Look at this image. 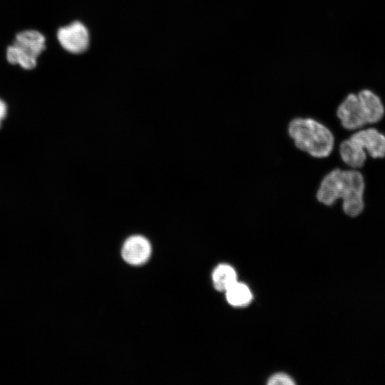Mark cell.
I'll return each instance as SVG.
<instances>
[{"label": "cell", "mask_w": 385, "mask_h": 385, "mask_svg": "<svg viewBox=\"0 0 385 385\" xmlns=\"http://www.w3.org/2000/svg\"><path fill=\"white\" fill-rule=\"evenodd\" d=\"M212 279L214 287L218 291L225 292L237 282L235 269L227 264L218 265L212 272Z\"/></svg>", "instance_id": "obj_10"}, {"label": "cell", "mask_w": 385, "mask_h": 385, "mask_svg": "<svg viewBox=\"0 0 385 385\" xmlns=\"http://www.w3.org/2000/svg\"><path fill=\"white\" fill-rule=\"evenodd\" d=\"M373 160L385 158V133L377 128L364 127L349 134Z\"/></svg>", "instance_id": "obj_5"}, {"label": "cell", "mask_w": 385, "mask_h": 385, "mask_svg": "<svg viewBox=\"0 0 385 385\" xmlns=\"http://www.w3.org/2000/svg\"><path fill=\"white\" fill-rule=\"evenodd\" d=\"M267 384L270 385H293L295 382L289 375L284 373H277L273 374L269 379Z\"/></svg>", "instance_id": "obj_12"}, {"label": "cell", "mask_w": 385, "mask_h": 385, "mask_svg": "<svg viewBox=\"0 0 385 385\" xmlns=\"http://www.w3.org/2000/svg\"><path fill=\"white\" fill-rule=\"evenodd\" d=\"M287 133L297 150L314 158L329 157L337 144L332 130L311 116L292 118L287 124Z\"/></svg>", "instance_id": "obj_2"}, {"label": "cell", "mask_w": 385, "mask_h": 385, "mask_svg": "<svg viewBox=\"0 0 385 385\" xmlns=\"http://www.w3.org/2000/svg\"><path fill=\"white\" fill-rule=\"evenodd\" d=\"M336 152L343 166L350 169H362L369 157L366 150L349 135L337 142Z\"/></svg>", "instance_id": "obj_7"}, {"label": "cell", "mask_w": 385, "mask_h": 385, "mask_svg": "<svg viewBox=\"0 0 385 385\" xmlns=\"http://www.w3.org/2000/svg\"><path fill=\"white\" fill-rule=\"evenodd\" d=\"M335 115L340 127L349 134L366 125L356 92H350L341 100Z\"/></svg>", "instance_id": "obj_4"}, {"label": "cell", "mask_w": 385, "mask_h": 385, "mask_svg": "<svg viewBox=\"0 0 385 385\" xmlns=\"http://www.w3.org/2000/svg\"><path fill=\"white\" fill-rule=\"evenodd\" d=\"M225 294L228 303L234 307L247 306L252 299L250 288L245 284L237 281L225 291Z\"/></svg>", "instance_id": "obj_11"}, {"label": "cell", "mask_w": 385, "mask_h": 385, "mask_svg": "<svg viewBox=\"0 0 385 385\" xmlns=\"http://www.w3.org/2000/svg\"><path fill=\"white\" fill-rule=\"evenodd\" d=\"M150 255V243L146 237L142 235L130 236L122 246V257L131 265H140L145 263Z\"/></svg>", "instance_id": "obj_9"}, {"label": "cell", "mask_w": 385, "mask_h": 385, "mask_svg": "<svg viewBox=\"0 0 385 385\" xmlns=\"http://www.w3.org/2000/svg\"><path fill=\"white\" fill-rule=\"evenodd\" d=\"M62 47L72 53L85 51L89 44V34L86 27L79 21L61 28L57 34Z\"/></svg>", "instance_id": "obj_6"}, {"label": "cell", "mask_w": 385, "mask_h": 385, "mask_svg": "<svg viewBox=\"0 0 385 385\" xmlns=\"http://www.w3.org/2000/svg\"><path fill=\"white\" fill-rule=\"evenodd\" d=\"M366 186L365 176L360 170L337 166L322 178L315 197L327 207L340 202L343 214L356 218L366 207Z\"/></svg>", "instance_id": "obj_1"}, {"label": "cell", "mask_w": 385, "mask_h": 385, "mask_svg": "<svg viewBox=\"0 0 385 385\" xmlns=\"http://www.w3.org/2000/svg\"><path fill=\"white\" fill-rule=\"evenodd\" d=\"M7 114V106L6 103L0 98V127L1 123L5 119Z\"/></svg>", "instance_id": "obj_13"}, {"label": "cell", "mask_w": 385, "mask_h": 385, "mask_svg": "<svg viewBox=\"0 0 385 385\" xmlns=\"http://www.w3.org/2000/svg\"><path fill=\"white\" fill-rule=\"evenodd\" d=\"M365 117L366 125L379 123L385 118V103L382 97L370 88L356 91Z\"/></svg>", "instance_id": "obj_8"}, {"label": "cell", "mask_w": 385, "mask_h": 385, "mask_svg": "<svg viewBox=\"0 0 385 385\" xmlns=\"http://www.w3.org/2000/svg\"><path fill=\"white\" fill-rule=\"evenodd\" d=\"M45 37L34 30L21 31L16 36L14 43L6 50L8 61L19 64L25 69L34 68L37 58L45 49Z\"/></svg>", "instance_id": "obj_3"}]
</instances>
